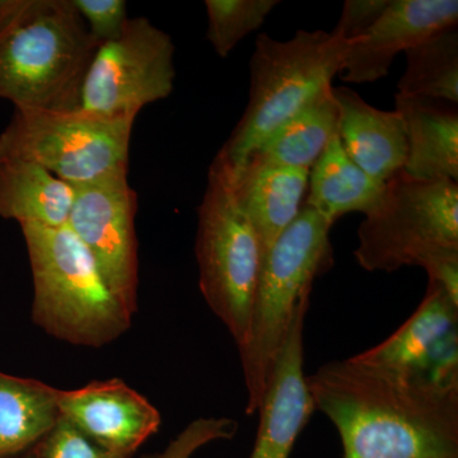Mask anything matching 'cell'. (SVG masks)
Segmentation results:
<instances>
[{
	"label": "cell",
	"mask_w": 458,
	"mask_h": 458,
	"mask_svg": "<svg viewBox=\"0 0 458 458\" xmlns=\"http://www.w3.org/2000/svg\"><path fill=\"white\" fill-rule=\"evenodd\" d=\"M313 406L342 439L343 458H458V377L330 361L306 376Z\"/></svg>",
	"instance_id": "1"
},
{
	"label": "cell",
	"mask_w": 458,
	"mask_h": 458,
	"mask_svg": "<svg viewBox=\"0 0 458 458\" xmlns=\"http://www.w3.org/2000/svg\"><path fill=\"white\" fill-rule=\"evenodd\" d=\"M99 44L72 0H7L0 23V98L14 108H81Z\"/></svg>",
	"instance_id": "2"
},
{
	"label": "cell",
	"mask_w": 458,
	"mask_h": 458,
	"mask_svg": "<svg viewBox=\"0 0 458 458\" xmlns=\"http://www.w3.org/2000/svg\"><path fill=\"white\" fill-rule=\"evenodd\" d=\"M31 267V318L47 335L101 348L123 335L132 316L123 309L95 259L68 225H21Z\"/></svg>",
	"instance_id": "3"
},
{
	"label": "cell",
	"mask_w": 458,
	"mask_h": 458,
	"mask_svg": "<svg viewBox=\"0 0 458 458\" xmlns=\"http://www.w3.org/2000/svg\"><path fill=\"white\" fill-rule=\"evenodd\" d=\"M352 41L334 32L297 31L288 41L258 36L250 60V98L216 158L231 176L279 126L333 89Z\"/></svg>",
	"instance_id": "4"
},
{
	"label": "cell",
	"mask_w": 458,
	"mask_h": 458,
	"mask_svg": "<svg viewBox=\"0 0 458 458\" xmlns=\"http://www.w3.org/2000/svg\"><path fill=\"white\" fill-rule=\"evenodd\" d=\"M333 223L303 205L262 262L249 331L238 346L247 390V415L260 409L301 301L333 267Z\"/></svg>",
	"instance_id": "5"
},
{
	"label": "cell",
	"mask_w": 458,
	"mask_h": 458,
	"mask_svg": "<svg viewBox=\"0 0 458 458\" xmlns=\"http://www.w3.org/2000/svg\"><path fill=\"white\" fill-rule=\"evenodd\" d=\"M195 255L205 302L237 346L242 345L265 255L254 225L234 197L231 174L216 157L198 208Z\"/></svg>",
	"instance_id": "6"
},
{
	"label": "cell",
	"mask_w": 458,
	"mask_h": 458,
	"mask_svg": "<svg viewBox=\"0 0 458 458\" xmlns=\"http://www.w3.org/2000/svg\"><path fill=\"white\" fill-rule=\"evenodd\" d=\"M134 123L83 108H14L0 134V158L33 162L71 185L128 174Z\"/></svg>",
	"instance_id": "7"
},
{
	"label": "cell",
	"mask_w": 458,
	"mask_h": 458,
	"mask_svg": "<svg viewBox=\"0 0 458 458\" xmlns=\"http://www.w3.org/2000/svg\"><path fill=\"white\" fill-rule=\"evenodd\" d=\"M354 256L367 271L420 267L429 256L458 247V183L421 181L400 171L358 229Z\"/></svg>",
	"instance_id": "8"
},
{
	"label": "cell",
	"mask_w": 458,
	"mask_h": 458,
	"mask_svg": "<svg viewBox=\"0 0 458 458\" xmlns=\"http://www.w3.org/2000/svg\"><path fill=\"white\" fill-rule=\"evenodd\" d=\"M174 55L168 33L146 17L129 18L119 38L99 45L81 108L113 119H137L141 108L174 90Z\"/></svg>",
	"instance_id": "9"
},
{
	"label": "cell",
	"mask_w": 458,
	"mask_h": 458,
	"mask_svg": "<svg viewBox=\"0 0 458 458\" xmlns=\"http://www.w3.org/2000/svg\"><path fill=\"white\" fill-rule=\"evenodd\" d=\"M69 229L95 259L114 297L131 316L138 311L137 192L128 174L73 185Z\"/></svg>",
	"instance_id": "10"
},
{
	"label": "cell",
	"mask_w": 458,
	"mask_h": 458,
	"mask_svg": "<svg viewBox=\"0 0 458 458\" xmlns=\"http://www.w3.org/2000/svg\"><path fill=\"white\" fill-rule=\"evenodd\" d=\"M458 301L441 285L429 282L415 312L375 348L355 355L364 363L417 373L458 377Z\"/></svg>",
	"instance_id": "11"
},
{
	"label": "cell",
	"mask_w": 458,
	"mask_h": 458,
	"mask_svg": "<svg viewBox=\"0 0 458 458\" xmlns=\"http://www.w3.org/2000/svg\"><path fill=\"white\" fill-rule=\"evenodd\" d=\"M59 409L99 447L129 458L162 423L158 409L119 378L60 390Z\"/></svg>",
	"instance_id": "12"
},
{
	"label": "cell",
	"mask_w": 458,
	"mask_h": 458,
	"mask_svg": "<svg viewBox=\"0 0 458 458\" xmlns=\"http://www.w3.org/2000/svg\"><path fill=\"white\" fill-rule=\"evenodd\" d=\"M457 0H391L378 20L352 42L342 69L348 83L387 77L394 57L436 33L456 29Z\"/></svg>",
	"instance_id": "13"
},
{
	"label": "cell",
	"mask_w": 458,
	"mask_h": 458,
	"mask_svg": "<svg viewBox=\"0 0 458 458\" xmlns=\"http://www.w3.org/2000/svg\"><path fill=\"white\" fill-rule=\"evenodd\" d=\"M311 303L307 295L298 306L293 324L276 360L259 412L258 436L250 458H289L315 406L304 375V318Z\"/></svg>",
	"instance_id": "14"
},
{
	"label": "cell",
	"mask_w": 458,
	"mask_h": 458,
	"mask_svg": "<svg viewBox=\"0 0 458 458\" xmlns=\"http://www.w3.org/2000/svg\"><path fill=\"white\" fill-rule=\"evenodd\" d=\"M333 95L339 107V137L346 155L377 182H387L403 171L408 156L403 117L396 110L370 106L346 87H333Z\"/></svg>",
	"instance_id": "15"
},
{
	"label": "cell",
	"mask_w": 458,
	"mask_h": 458,
	"mask_svg": "<svg viewBox=\"0 0 458 458\" xmlns=\"http://www.w3.org/2000/svg\"><path fill=\"white\" fill-rule=\"evenodd\" d=\"M309 176L310 171L254 161L231 176L234 197L254 225L265 256L302 210Z\"/></svg>",
	"instance_id": "16"
},
{
	"label": "cell",
	"mask_w": 458,
	"mask_h": 458,
	"mask_svg": "<svg viewBox=\"0 0 458 458\" xmlns=\"http://www.w3.org/2000/svg\"><path fill=\"white\" fill-rule=\"evenodd\" d=\"M394 104L405 123L408 140L403 174L415 180L457 182V105L400 93Z\"/></svg>",
	"instance_id": "17"
},
{
	"label": "cell",
	"mask_w": 458,
	"mask_h": 458,
	"mask_svg": "<svg viewBox=\"0 0 458 458\" xmlns=\"http://www.w3.org/2000/svg\"><path fill=\"white\" fill-rule=\"evenodd\" d=\"M74 188L41 165L0 158V218L21 225L63 227L68 223Z\"/></svg>",
	"instance_id": "18"
},
{
	"label": "cell",
	"mask_w": 458,
	"mask_h": 458,
	"mask_svg": "<svg viewBox=\"0 0 458 458\" xmlns=\"http://www.w3.org/2000/svg\"><path fill=\"white\" fill-rule=\"evenodd\" d=\"M59 388L0 372V458L35 450L60 418Z\"/></svg>",
	"instance_id": "19"
},
{
	"label": "cell",
	"mask_w": 458,
	"mask_h": 458,
	"mask_svg": "<svg viewBox=\"0 0 458 458\" xmlns=\"http://www.w3.org/2000/svg\"><path fill=\"white\" fill-rule=\"evenodd\" d=\"M385 186L349 158L337 131L310 170L309 197L304 204L334 225L348 213H372L384 198Z\"/></svg>",
	"instance_id": "20"
},
{
	"label": "cell",
	"mask_w": 458,
	"mask_h": 458,
	"mask_svg": "<svg viewBox=\"0 0 458 458\" xmlns=\"http://www.w3.org/2000/svg\"><path fill=\"white\" fill-rule=\"evenodd\" d=\"M337 131L339 107L331 89L279 126L246 162L310 171Z\"/></svg>",
	"instance_id": "21"
},
{
	"label": "cell",
	"mask_w": 458,
	"mask_h": 458,
	"mask_svg": "<svg viewBox=\"0 0 458 458\" xmlns=\"http://www.w3.org/2000/svg\"><path fill=\"white\" fill-rule=\"evenodd\" d=\"M408 65L399 93L458 104V33L448 30L405 51Z\"/></svg>",
	"instance_id": "22"
},
{
	"label": "cell",
	"mask_w": 458,
	"mask_h": 458,
	"mask_svg": "<svg viewBox=\"0 0 458 458\" xmlns=\"http://www.w3.org/2000/svg\"><path fill=\"white\" fill-rule=\"evenodd\" d=\"M278 4V0H207L208 41L219 56L227 57Z\"/></svg>",
	"instance_id": "23"
},
{
	"label": "cell",
	"mask_w": 458,
	"mask_h": 458,
	"mask_svg": "<svg viewBox=\"0 0 458 458\" xmlns=\"http://www.w3.org/2000/svg\"><path fill=\"white\" fill-rule=\"evenodd\" d=\"M238 423L229 418H200L168 443L164 451L141 458H191L195 452L216 441H225L236 436Z\"/></svg>",
	"instance_id": "24"
},
{
	"label": "cell",
	"mask_w": 458,
	"mask_h": 458,
	"mask_svg": "<svg viewBox=\"0 0 458 458\" xmlns=\"http://www.w3.org/2000/svg\"><path fill=\"white\" fill-rule=\"evenodd\" d=\"M36 452L38 458H129L99 447L63 415Z\"/></svg>",
	"instance_id": "25"
},
{
	"label": "cell",
	"mask_w": 458,
	"mask_h": 458,
	"mask_svg": "<svg viewBox=\"0 0 458 458\" xmlns=\"http://www.w3.org/2000/svg\"><path fill=\"white\" fill-rule=\"evenodd\" d=\"M92 38L99 45L119 38L128 22V4L123 0H72Z\"/></svg>",
	"instance_id": "26"
},
{
	"label": "cell",
	"mask_w": 458,
	"mask_h": 458,
	"mask_svg": "<svg viewBox=\"0 0 458 458\" xmlns=\"http://www.w3.org/2000/svg\"><path fill=\"white\" fill-rule=\"evenodd\" d=\"M390 2L391 0H346L339 22L333 32L346 41L358 40L384 13Z\"/></svg>",
	"instance_id": "27"
},
{
	"label": "cell",
	"mask_w": 458,
	"mask_h": 458,
	"mask_svg": "<svg viewBox=\"0 0 458 458\" xmlns=\"http://www.w3.org/2000/svg\"><path fill=\"white\" fill-rule=\"evenodd\" d=\"M5 4H7V0H0V23H2L3 14H4Z\"/></svg>",
	"instance_id": "28"
},
{
	"label": "cell",
	"mask_w": 458,
	"mask_h": 458,
	"mask_svg": "<svg viewBox=\"0 0 458 458\" xmlns=\"http://www.w3.org/2000/svg\"><path fill=\"white\" fill-rule=\"evenodd\" d=\"M20 458H38V452L35 450L30 452V454H25V456L20 457Z\"/></svg>",
	"instance_id": "29"
}]
</instances>
